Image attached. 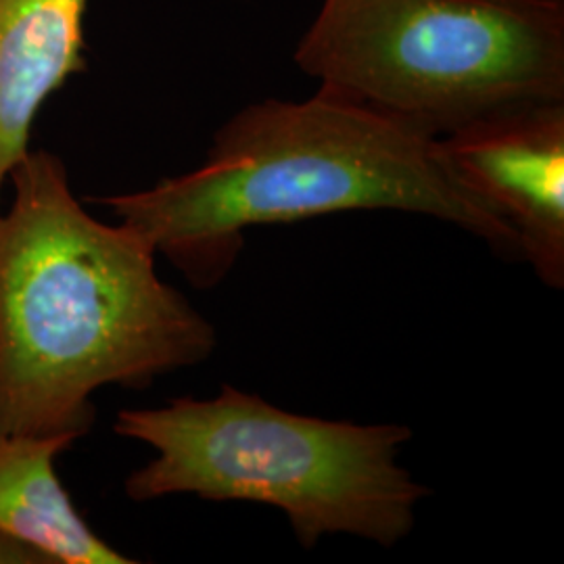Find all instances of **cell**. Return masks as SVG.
I'll return each mask as SVG.
<instances>
[{
    "mask_svg": "<svg viewBox=\"0 0 564 564\" xmlns=\"http://www.w3.org/2000/svg\"><path fill=\"white\" fill-rule=\"evenodd\" d=\"M0 209V431L82 440L105 387L144 389L205 362L216 328L158 274L128 224L74 195L65 163L30 151Z\"/></svg>",
    "mask_w": 564,
    "mask_h": 564,
    "instance_id": "cell-1",
    "label": "cell"
},
{
    "mask_svg": "<svg viewBox=\"0 0 564 564\" xmlns=\"http://www.w3.org/2000/svg\"><path fill=\"white\" fill-rule=\"evenodd\" d=\"M97 202L197 289L228 276L247 228L360 209L437 218L521 258L514 230L456 181L435 137L323 86L305 101L247 105L199 167Z\"/></svg>",
    "mask_w": 564,
    "mask_h": 564,
    "instance_id": "cell-2",
    "label": "cell"
},
{
    "mask_svg": "<svg viewBox=\"0 0 564 564\" xmlns=\"http://www.w3.org/2000/svg\"><path fill=\"white\" fill-rule=\"evenodd\" d=\"M113 431L155 452L123 481L132 502L270 506L303 547L337 533L391 547L410 535L429 494L398 464L408 426L293 414L230 384L209 400L120 410Z\"/></svg>",
    "mask_w": 564,
    "mask_h": 564,
    "instance_id": "cell-3",
    "label": "cell"
},
{
    "mask_svg": "<svg viewBox=\"0 0 564 564\" xmlns=\"http://www.w3.org/2000/svg\"><path fill=\"white\" fill-rule=\"evenodd\" d=\"M295 61L429 137L564 101L563 0H323Z\"/></svg>",
    "mask_w": 564,
    "mask_h": 564,
    "instance_id": "cell-4",
    "label": "cell"
},
{
    "mask_svg": "<svg viewBox=\"0 0 564 564\" xmlns=\"http://www.w3.org/2000/svg\"><path fill=\"white\" fill-rule=\"evenodd\" d=\"M445 165L517 235L521 258L564 286V101L524 102L437 137Z\"/></svg>",
    "mask_w": 564,
    "mask_h": 564,
    "instance_id": "cell-5",
    "label": "cell"
},
{
    "mask_svg": "<svg viewBox=\"0 0 564 564\" xmlns=\"http://www.w3.org/2000/svg\"><path fill=\"white\" fill-rule=\"evenodd\" d=\"M86 9L88 0H0V197L32 151L44 102L86 69Z\"/></svg>",
    "mask_w": 564,
    "mask_h": 564,
    "instance_id": "cell-6",
    "label": "cell"
},
{
    "mask_svg": "<svg viewBox=\"0 0 564 564\" xmlns=\"http://www.w3.org/2000/svg\"><path fill=\"white\" fill-rule=\"evenodd\" d=\"M76 440L0 431V533L51 564H132L88 524L57 475Z\"/></svg>",
    "mask_w": 564,
    "mask_h": 564,
    "instance_id": "cell-7",
    "label": "cell"
},
{
    "mask_svg": "<svg viewBox=\"0 0 564 564\" xmlns=\"http://www.w3.org/2000/svg\"><path fill=\"white\" fill-rule=\"evenodd\" d=\"M0 564H51L39 550L0 533Z\"/></svg>",
    "mask_w": 564,
    "mask_h": 564,
    "instance_id": "cell-8",
    "label": "cell"
}]
</instances>
